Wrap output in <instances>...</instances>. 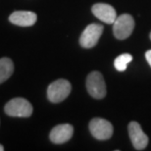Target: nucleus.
Segmentation results:
<instances>
[{
  "mask_svg": "<svg viewBox=\"0 0 151 151\" xmlns=\"http://www.w3.org/2000/svg\"><path fill=\"white\" fill-rule=\"evenodd\" d=\"M71 90L72 86L70 81L60 78L49 84L47 88V98L52 103H59L68 97Z\"/></svg>",
  "mask_w": 151,
  "mask_h": 151,
  "instance_id": "1",
  "label": "nucleus"
},
{
  "mask_svg": "<svg viewBox=\"0 0 151 151\" xmlns=\"http://www.w3.org/2000/svg\"><path fill=\"white\" fill-rule=\"evenodd\" d=\"M86 89L91 97L102 99L106 96V84L100 72L93 71L86 78Z\"/></svg>",
  "mask_w": 151,
  "mask_h": 151,
  "instance_id": "2",
  "label": "nucleus"
},
{
  "mask_svg": "<svg viewBox=\"0 0 151 151\" xmlns=\"http://www.w3.org/2000/svg\"><path fill=\"white\" fill-rule=\"evenodd\" d=\"M5 113L10 117L28 118L34 112L32 105L25 98H13L5 105Z\"/></svg>",
  "mask_w": 151,
  "mask_h": 151,
  "instance_id": "3",
  "label": "nucleus"
},
{
  "mask_svg": "<svg viewBox=\"0 0 151 151\" xmlns=\"http://www.w3.org/2000/svg\"><path fill=\"white\" fill-rule=\"evenodd\" d=\"M134 19L129 14H122L113 23V34L115 37L123 40L132 35L134 29Z\"/></svg>",
  "mask_w": 151,
  "mask_h": 151,
  "instance_id": "4",
  "label": "nucleus"
},
{
  "mask_svg": "<svg viewBox=\"0 0 151 151\" xmlns=\"http://www.w3.org/2000/svg\"><path fill=\"white\" fill-rule=\"evenodd\" d=\"M113 126L109 121L102 118H93L89 122V131L98 140H107L113 135Z\"/></svg>",
  "mask_w": 151,
  "mask_h": 151,
  "instance_id": "5",
  "label": "nucleus"
},
{
  "mask_svg": "<svg viewBox=\"0 0 151 151\" xmlns=\"http://www.w3.org/2000/svg\"><path fill=\"white\" fill-rule=\"evenodd\" d=\"M103 26L99 24H90L84 29L80 37V44L83 48L94 47L103 32Z\"/></svg>",
  "mask_w": 151,
  "mask_h": 151,
  "instance_id": "6",
  "label": "nucleus"
},
{
  "mask_svg": "<svg viewBox=\"0 0 151 151\" xmlns=\"http://www.w3.org/2000/svg\"><path fill=\"white\" fill-rule=\"evenodd\" d=\"M129 138L132 140V143L134 145V149L143 150L148 144V137L144 134V132L141 129L140 125L137 122L132 121L129 124Z\"/></svg>",
  "mask_w": 151,
  "mask_h": 151,
  "instance_id": "7",
  "label": "nucleus"
},
{
  "mask_svg": "<svg viewBox=\"0 0 151 151\" xmlns=\"http://www.w3.org/2000/svg\"><path fill=\"white\" fill-rule=\"evenodd\" d=\"M74 134V128L70 124H61L51 129L49 138L53 143L62 144L69 141Z\"/></svg>",
  "mask_w": 151,
  "mask_h": 151,
  "instance_id": "8",
  "label": "nucleus"
},
{
  "mask_svg": "<svg viewBox=\"0 0 151 151\" xmlns=\"http://www.w3.org/2000/svg\"><path fill=\"white\" fill-rule=\"evenodd\" d=\"M91 12L97 19L106 24H113L118 17L113 6L106 3H96L92 6Z\"/></svg>",
  "mask_w": 151,
  "mask_h": 151,
  "instance_id": "9",
  "label": "nucleus"
},
{
  "mask_svg": "<svg viewBox=\"0 0 151 151\" xmlns=\"http://www.w3.org/2000/svg\"><path fill=\"white\" fill-rule=\"evenodd\" d=\"M37 20V14L32 11H15L9 16L10 23L19 27H25V28L34 26Z\"/></svg>",
  "mask_w": 151,
  "mask_h": 151,
  "instance_id": "10",
  "label": "nucleus"
},
{
  "mask_svg": "<svg viewBox=\"0 0 151 151\" xmlns=\"http://www.w3.org/2000/svg\"><path fill=\"white\" fill-rule=\"evenodd\" d=\"M14 72V64L10 58L0 59V83H4L11 77Z\"/></svg>",
  "mask_w": 151,
  "mask_h": 151,
  "instance_id": "11",
  "label": "nucleus"
},
{
  "mask_svg": "<svg viewBox=\"0 0 151 151\" xmlns=\"http://www.w3.org/2000/svg\"><path fill=\"white\" fill-rule=\"evenodd\" d=\"M132 61V56L129 53H124L121 54L120 56H118L114 61V67L117 71L124 72L126 71L127 66L129 63Z\"/></svg>",
  "mask_w": 151,
  "mask_h": 151,
  "instance_id": "12",
  "label": "nucleus"
},
{
  "mask_svg": "<svg viewBox=\"0 0 151 151\" xmlns=\"http://www.w3.org/2000/svg\"><path fill=\"white\" fill-rule=\"evenodd\" d=\"M145 58H146V61L148 62V64L150 65V67H151V50H147L146 51Z\"/></svg>",
  "mask_w": 151,
  "mask_h": 151,
  "instance_id": "13",
  "label": "nucleus"
},
{
  "mask_svg": "<svg viewBox=\"0 0 151 151\" xmlns=\"http://www.w3.org/2000/svg\"><path fill=\"white\" fill-rule=\"evenodd\" d=\"M4 150V147H3L2 144H0V151H3Z\"/></svg>",
  "mask_w": 151,
  "mask_h": 151,
  "instance_id": "14",
  "label": "nucleus"
},
{
  "mask_svg": "<svg viewBox=\"0 0 151 151\" xmlns=\"http://www.w3.org/2000/svg\"><path fill=\"white\" fill-rule=\"evenodd\" d=\"M150 39H151V32H150Z\"/></svg>",
  "mask_w": 151,
  "mask_h": 151,
  "instance_id": "15",
  "label": "nucleus"
}]
</instances>
